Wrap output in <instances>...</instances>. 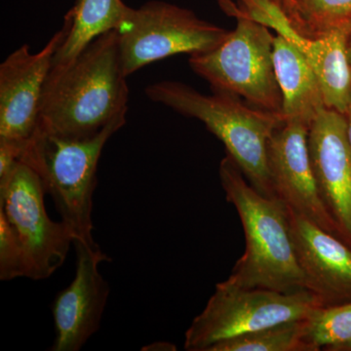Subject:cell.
Segmentation results:
<instances>
[{
    "label": "cell",
    "mask_w": 351,
    "mask_h": 351,
    "mask_svg": "<svg viewBox=\"0 0 351 351\" xmlns=\"http://www.w3.org/2000/svg\"><path fill=\"white\" fill-rule=\"evenodd\" d=\"M122 71L117 32L95 39L73 61L52 66L38 127L66 136H93L126 115L129 88Z\"/></svg>",
    "instance_id": "1"
},
{
    "label": "cell",
    "mask_w": 351,
    "mask_h": 351,
    "mask_svg": "<svg viewBox=\"0 0 351 351\" xmlns=\"http://www.w3.org/2000/svg\"><path fill=\"white\" fill-rule=\"evenodd\" d=\"M226 200L232 203L245 235V251L226 280L244 288L293 292L307 287L299 265L282 201L258 193L226 154L219 169Z\"/></svg>",
    "instance_id": "2"
},
{
    "label": "cell",
    "mask_w": 351,
    "mask_h": 351,
    "mask_svg": "<svg viewBox=\"0 0 351 351\" xmlns=\"http://www.w3.org/2000/svg\"><path fill=\"white\" fill-rule=\"evenodd\" d=\"M147 98L175 112L200 120L225 145L247 181L258 193L276 197L267 163V149L274 131L284 123L282 113L249 105L226 93L204 95L178 82H160L145 88Z\"/></svg>",
    "instance_id": "3"
},
{
    "label": "cell",
    "mask_w": 351,
    "mask_h": 351,
    "mask_svg": "<svg viewBox=\"0 0 351 351\" xmlns=\"http://www.w3.org/2000/svg\"><path fill=\"white\" fill-rule=\"evenodd\" d=\"M125 122L126 115H121L95 135L83 138L66 137L36 127L23 149L20 161L40 178L75 242L98 247L92 221L97 169L108 138Z\"/></svg>",
    "instance_id": "4"
},
{
    "label": "cell",
    "mask_w": 351,
    "mask_h": 351,
    "mask_svg": "<svg viewBox=\"0 0 351 351\" xmlns=\"http://www.w3.org/2000/svg\"><path fill=\"white\" fill-rule=\"evenodd\" d=\"M325 307L311 291L279 292L244 288L230 281L217 284L206 306L184 335V350L209 351L221 341L267 328L308 319Z\"/></svg>",
    "instance_id": "5"
},
{
    "label": "cell",
    "mask_w": 351,
    "mask_h": 351,
    "mask_svg": "<svg viewBox=\"0 0 351 351\" xmlns=\"http://www.w3.org/2000/svg\"><path fill=\"white\" fill-rule=\"evenodd\" d=\"M237 20V27L221 45L191 55L189 66L209 83L212 91L239 97L261 110L282 113V94L274 61L276 36L257 21Z\"/></svg>",
    "instance_id": "6"
},
{
    "label": "cell",
    "mask_w": 351,
    "mask_h": 351,
    "mask_svg": "<svg viewBox=\"0 0 351 351\" xmlns=\"http://www.w3.org/2000/svg\"><path fill=\"white\" fill-rule=\"evenodd\" d=\"M117 32L120 62L127 77L158 60L182 53L209 52L230 34L189 9L164 1L132 8Z\"/></svg>",
    "instance_id": "7"
},
{
    "label": "cell",
    "mask_w": 351,
    "mask_h": 351,
    "mask_svg": "<svg viewBox=\"0 0 351 351\" xmlns=\"http://www.w3.org/2000/svg\"><path fill=\"white\" fill-rule=\"evenodd\" d=\"M40 178L19 161L0 179V211L5 215L27 253L29 277L41 280L63 265L75 237L69 226L52 221L44 204Z\"/></svg>",
    "instance_id": "8"
},
{
    "label": "cell",
    "mask_w": 351,
    "mask_h": 351,
    "mask_svg": "<svg viewBox=\"0 0 351 351\" xmlns=\"http://www.w3.org/2000/svg\"><path fill=\"white\" fill-rule=\"evenodd\" d=\"M63 38L59 31L38 53L23 45L0 64V142L24 149L38 124L44 86Z\"/></svg>",
    "instance_id": "9"
},
{
    "label": "cell",
    "mask_w": 351,
    "mask_h": 351,
    "mask_svg": "<svg viewBox=\"0 0 351 351\" xmlns=\"http://www.w3.org/2000/svg\"><path fill=\"white\" fill-rule=\"evenodd\" d=\"M308 129V124L301 120L286 119L272 134L267 149L270 181L276 197L286 207L341 239L314 177Z\"/></svg>",
    "instance_id": "10"
},
{
    "label": "cell",
    "mask_w": 351,
    "mask_h": 351,
    "mask_svg": "<svg viewBox=\"0 0 351 351\" xmlns=\"http://www.w3.org/2000/svg\"><path fill=\"white\" fill-rule=\"evenodd\" d=\"M75 276L53 302L54 343L52 351H78L98 331L107 306L110 287L99 270L110 258L98 247L75 242Z\"/></svg>",
    "instance_id": "11"
},
{
    "label": "cell",
    "mask_w": 351,
    "mask_h": 351,
    "mask_svg": "<svg viewBox=\"0 0 351 351\" xmlns=\"http://www.w3.org/2000/svg\"><path fill=\"white\" fill-rule=\"evenodd\" d=\"M309 156L321 198L351 247V149L343 113L325 108L308 129Z\"/></svg>",
    "instance_id": "12"
},
{
    "label": "cell",
    "mask_w": 351,
    "mask_h": 351,
    "mask_svg": "<svg viewBox=\"0 0 351 351\" xmlns=\"http://www.w3.org/2000/svg\"><path fill=\"white\" fill-rule=\"evenodd\" d=\"M287 209L291 235L307 287L325 307L351 302V247L311 219Z\"/></svg>",
    "instance_id": "13"
},
{
    "label": "cell",
    "mask_w": 351,
    "mask_h": 351,
    "mask_svg": "<svg viewBox=\"0 0 351 351\" xmlns=\"http://www.w3.org/2000/svg\"><path fill=\"white\" fill-rule=\"evenodd\" d=\"M253 20L274 29L301 51L319 80L326 107L346 114L351 101V32L339 29L319 38H306L291 27L282 9L274 3L263 7Z\"/></svg>",
    "instance_id": "14"
},
{
    "label": "cell",
    "mask_w": 351,
    "mask_h": 351,
    "mask_svg": "<svg viewBox=\"0 0 351 351\" xmlns=\"http://www.w3.org/2000/svg\"><path fill=\"white\" fill-rule=\"evenodd\" d=\"M274 69L281 94L282 114L311 125L326 107L319 80L301 51L284 36L274 38Z\"/></svg>",
    "instance_id": "15"
},
{
    "label": "cell",
    "mask_w": 351,
    "mask_h": 351,
    "mask_svg": "<svg viewBox=\"0 0 351 351\" xmlns=\"http://www.w3.org/2000/svg\"><path fill=\"white\" fill-rule=\"evenodd\" d=\"M131 10L122 0H75L64 18L63 38L55 53L53 66L73 61L95 39L117 32Z\"/></svg>",
    "instance_id": "16"
},
{
    "label": "cell",
    "mask_w": 351,
    "mask_h": 351,
    "mask_svg": "<svg viewBox=\"0 0 351 351\" xmlns=\"http://www.w3.org/2000/svg\"><path fill=\"white\" fill-rule=\"evenodd\" d=\"M282 11L291 27L308 38L351 32V0H282Z\"/></svg>",
    "instance_id": "17"
},
{
    "label": "cell",
    "mask_w": 351,
    "mask_h": 351,
    "mask_svg": "<svg viewBox=\"0 0 351 351\" xmlns=\"http://www.w3.org/2000/svg\"><path fill=\"white\" fill-rule=\"evenodd\" d=\"M308 319L283 323L228 339L209 351H316L307 339Z\"/></svg>",
    "instance_id": "18"
},
{
    "label": "cell",
    "mask_w": 351,
    "mask_h": 351,
    "mask_svg": "<svg viewBox=\"0 0 351 351\" xmlns=\"http://www.w3.org/2000/svg\"><path fill=\"white\" fill-rule=\"evenodd\" d=\"M351 339V302L322 307L308 319L307 339L316 351H331Z\"/></svg>",
    "instance_id": "19"
},
{
    "label": "cell",
    "mask_w": 351,
    "mask_h": 351,
    "mask_svg": "<svg viewBox=\"0 0 351 351\" xmlns=\"http://www.w3.org/2000/svg\"><path fill=\"white\" fill-rule=\"evenodd\" d=\"M18 277L29 278V260L5 215L0 211V279L9 281Z\"/></svg>",
    "instance_id": "20"
},
{
    "label": "cell",
    "mask_w": 351,
    "mask_h": 351,
    "mask_svg": "<svg viewBox=\"0 0 351 351\" xmlns=\"http://www.w3.org/2000/svg\"><path fill=\"white\" fill-rule=\"evenodd\" d=\"M219 5L223 10L230 16H234L235 14L243 10L247 6L257 1V0H218ZM276 3V5L282 9V0H270Z\"/></svg>",
    "instance_id": "21"
},
{
    "label": "cell",
    "mask_w": 351,
    "mask_h": 351,
    "mask_svg": "<svg viewBox=\"0 0 351 351\" xmlns=\"http://www.w3.org/2000/svg\"><path fill=\"white\" fill-rule=\"evenodd\" d=\"M346 123H348V142H350V149H351V101L350 104V107L348 108V112L346 113Z\"/></svg>",
    "instance_id": "22"
},
{
    "label": "cell",
    "mask_w": 351,
    "mask_h": 351,
    "mask_svg": "<svg viewBox=\"0 0 351 351\" xmlns=\"http://www.w3.org/2000/svg\"><path fill=\"white\" fill-rule=\"evenodd\" d=\"M331 351H351V339L343 345L332 348Z\"/></svg>",
    "instance_id": "23"
},
{
    "label": "cell",
    "mask_w": 351,
    "mask_h": 351,
    "mask_svg": "<svg viewBox=\"0 0 351 351\" xmlns=\"http://www.w3.org/2000/svg\"><path fill=\"white\" fill-rule=\"evenodd\" d=\"M348 58H350V66H351V34L350 36V40H348Z\"/></svg>",
    "instance_id": "24"
}]
</instances>
